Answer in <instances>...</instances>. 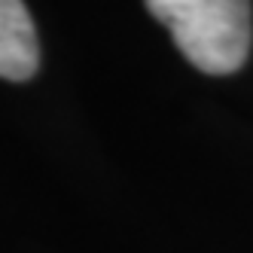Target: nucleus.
Segmentation results:
<instances>
[{"mask_svg": "<svg viewBox=\"0 0 253 253\" xmlns=\"http://www.w3.org/2000/svg\"><path fill=\"white\" fill-rule=\"evenodd\" d=\"M40 46L31 12L19 0H0V77L25 83L37 74Z\"/></svg>", "mask_w": 253, "mask_h": 253, "instance_id": "f03ea898", "label": "nucleus"}, {"mask_svg": "<svg viewBox=\"0 0 253 253\" xmlns=\"http://www.w3.org/2000/svg\"><path fill=\"white\" fill-rule=\"evenodd\" d=\"M147 9L202 74H235L247 61L253 6L244 0H150Z\"/></svg>", "mask_w": 253, "mask_h": 253, "instance_id": "f257e3e1", "label": "nucleus"}]
</instances>
